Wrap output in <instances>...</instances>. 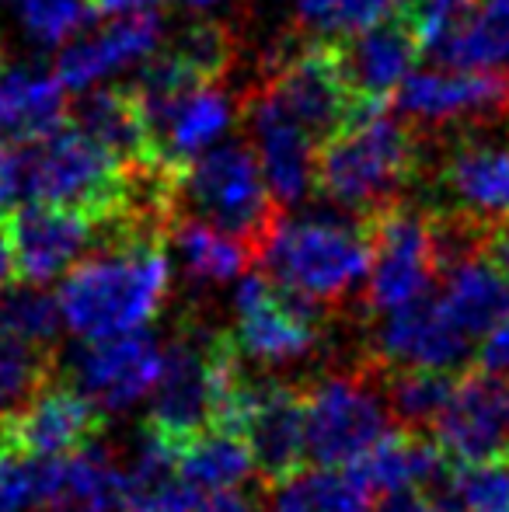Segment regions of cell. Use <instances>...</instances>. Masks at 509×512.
<instances>
[{"label": "cell", "mask_w": 509, "mask_h": 512, "mask_svg": "<svg viewBox=\"0 0 509 512\" xmlns=\"http://www.w3.org/2000/svg\"><path fill=\"white\" fill-rule=\"evenodd\" d=\"M426 136L401 115L370 112L318 147V192L367 220L419 178Z\"/></svg>", "instance_id": "obj_1"}, {"label": "cell", "mask_w": 509, "mask_h": 512, "mask_svg": "<svg viewBox=\"0 0 509 512\" xmlns=\"http://www.w3.org/2000/svg\"><path fill=\"white\" fill-rule=\"evenodd\" d=\"M164 244H116L77 262L60 286L63 321L81 338L140 331L168 300Z\"/></svg>", "instance_id": "obj_2"}, {"label": "cell", "mask_w": 509, "mask_h": 512, "mask_svg": "<svg viewBox=\"0 0 509 512\" xmlns=\"http://www.w3.org/2000/svg\"><path fill=\"white\" fill-rule=\"evenodd\" d=\"M18 196L28 203H49L105 223L119 216L129 189V168L95 143L74 122L32 140H7Z\"/></svg>", "instance_id": "obj_3"}, {"label": "cell", "mask_w": 509, "mask_h": 512, "mask_svg": "<svg viewBox=\"0 0 509 512\" xmlns=\"http://www.w3.org/2000/svg\"><path fill=\"white\" fill-rule=\"evenodd\" d=\"M175 203L178 213L206 220L245 241L255 258H262L265 244L283 223V206L272 199L255 150L241 140L217 143L178 171Z\"/></svg>", "instance_id": "obj_4"}, {"label": "cell", "mask_w": 509, "mask_h": 512, "mask_svg": "<svg viewBox=\"0 0 509 512\" xmlns=\"http://www.w3.org/2000/svg\"><path fill=\"white\" fill-rule=\"evenodd\" d=\"M258 262L279 286L325 310H339L370 276L367 223H339L325 216L283 220Z\"/></svg>", "instance_id": "obj_5"}, {"label": "cell", "mask_w": 509, "mask_h": 512, "mask_svg": "<svg viewBox=\"0 0 509 512\" xmlns=\"http://www.w3.org/2000/svg\"><path fill=\"white\" fill-rule=\"evenodd\" d=\"M307 457L318 467H349L394 429L381 377L363 359L356 370L321 377L304 391Z\"/></svg>", "instance_id": "obj_6"}, {"label": "cell", "mask_w": 509, "mask_h": 512, "mask_svg": "<svg viewBox=\"0 0 509 512\" xmlns=\"http://www.w3.org/2000/svg\"><path fill=\"white\" fill-rule=\"evenodd\" d=\"M262 84L307 129V136L318 147L335 133H342L349 122L384 108L353 95L346 74H342L339 46L332 39H311L307 46L283 53L262 77Z\"/></svg>", "instance_id": "obj_7"}, {"label": "cell", "mask_w": 509, "mask_h": 512, "mask_svg": "<svg viewBox=\"0 0 509 512\" xmlns=\"http://www.w3.org/2000/svg\"><path fill=\"white\" fill-rule=\"evenodd\" d=\"M363 223L370 234V276L363 304L370 314L426 297L433 279L440 276L429 209L398 199V203L370 213Z\"/></svg>", "instance_id": "obj_8"}, {"label": "cell", "mask_w": 509, "mask_h": 512, "mask_svg": "<svg viewBox=\"0 0 509 512\" xmlns=\"http://www.w3.org/2000/svg\"><path fill=\"white\" fill-rule=\"evenodd\" d=\"M321 314L325 307L279 286L272 276H245L234 290L231 342L238 356L258 366L297 363L321 345Z\"/></svg>", "instance_id": "obj_9"}, {"label": "cell", "mask_w": 509, "mask_h": 512, "mask_svg": "<svg viewBox=\"0 0 509 512\" xmlns=\"http://www.w3.org/2000/svg\"><path fill=\"white\" fill-rule=\"evenodd\" d=\"M394 108L422 136H447L457 129L492 126L509 115V74L496 70H412Z\"/></svg>", "instance_id": "obj_10"}, {"label": "cell", "mask_w": 509, "mask_h": 512, "mask_svg": "<svg viewBox=\"0 0 509 512\" xmlns=\"http://www.w3.org/2000/svg\"><path fill=\"white\" fill-rule=\"evenodd\" d=\"M447 140L440 164L433 171V185L440 206L485 230H496L509 220V147L489 126L457 129V133L436 136Z\"/></svg>", "instance_id": "obj_11"}, {"label": "cell", "mask_w": 509, "mask_h": 512, "mask_svg": "<svg viewBox=\"0 0 509 512\" xmlns=\"http://www.w3.org/2000/svg\"><path fill=\"white\" fill-rule=\"evenodd\" d=\"M164 373V349L147 331L84 338L67 359V377L102 411H126L154 394Z\"/></svg>", "instance_id": "obj_12"}, {"label": "cell", "mask_w": 509, "mask_h": 512, "mask_svg": "<svg viewBox=\"0 0 509 512\" xmlns=\"http://www.w3.org/2000/svg\"><path fill=\"white\" fill-rule=\"evenodd\" d=\"M241 119L255 143V157L269 192L283 209L300 206L318 189V143L276 102L265 84L241 98Z\"/></svg>", "instance_id": "obj_13"}, {"label": "cell", "mask_w": 509, "mask_h": 512, "mask_svg": "<svg viewBox=\"0 0 509 512\" xmlns=\"http://www.w3.org/2000/svg\"><path fill=\"white\" fill-rule=\"evenodd\" d=\"M245 436L255 460V474L265 488L293 478L307 457V411L304 391L272 377L248 373Z\"/></svg>", "instance_id": "obj_14"}, {"label": "cell", "mask_w": 509, "mask_h": 512, "mask_svg": "<svg viewBox=\"0 0 509 512\" xmlns=\"http://www.w3.org/2000/svg\"><path fill=\"white\" fill-rule=\"evenodd\" d=\"M475 342L447 317L440 297H419L405 307L384 310L367 345V363L377 366H429L450 370L471 356Z\"/></svg>", "instance_id": "obj_15"}, {"label": "cell", "mask_w": 509, "mask_h": 512, "mask_svg": "<svg viewBox=\"0 0 509 512\" xmlns=\"http://www.w3.org/2000/svg\"><path fill=\"white\" fill-rule=\"evenodd\" d=\"M0 429L14 453L70 457L88 450L91 439L105 429V411L74 384H56L53 377L18 415L0 422Z\"/></svg>", "instance_id": "obj_16"}, {"label": "cell", "mask_w": 509, "mask_h": 512, "mask_svg": "<svg viewBox=\"0 0 509 512\" xmlns=\"http://www.w3.org/2000/svg\"><path fill=\"white\" fill-rule=\"evenodd\" d=\"M436 443L457 464H475L509 450V384L496 373H464L433 425Z\"/></svg>", "instance_id": "obj_17"}, {"label": "cell", "mask_w": 509, "mask_h": 512, "mask_svg": "<svg viewBox=\"0 0 509 512\" xmlns=\"http://www.w3.org/2000/svg\"><path fill=\"white\" fill-rule=\"evenodd\" d=\"M238 108L241 105H234L231 91H224V81H206L168 108L147 115L143 126H147L150 161L168 171L189 168L231 129Z\"/></svg>", "instance_id": "obj_18"}, {"label": "cell", "mask_w": 509, "mask_h": 512, "mask_svg": "<svg viewBox=\"0 0 509 512\" xmlns=\"http://www.w3.org/2000/svg\"><path fill=\"white\" fill-rule=\"evenodd\" d=\"M7 234L18 258V276L25 283L46 286L74 269L91 241H98L95 220L49 203H25L7 220Z\"/></svg>", "instance_id": "obj_19"}, {"label": "cell", "mask_w": 509, "mask_h": 512, "mask_svg": "<svg viewBox=\"0 0 509 512\" xmlns=\"http://www.w3.org/2000/svg\"><path fill=\"white\" fill-rule=\"evenodd\" d=\"M339 46V63L356 98L374 105H387V98L405 84L412 63L422 56V42L408 25L405 11L394 18L370 25L346 39H332Z\"/></svg>", "instance_id": "obj_20"}, {"label": "cell", "mask_w": 509, "mask_h": 512, "mask_svg": "<svg viewBox=\"0 0 509 512\" xmlns=\"http://www.w3.org/2000/svg\"><path fill=\"white\" fill-rule=\"evenodd\" d=\"M161 46V14H126V18H112L95 35H81V39L67 42L56 56V77L67 88L88 91L102 77L116 74L129 63L150 60Z\"/></svg>", "instance_id": "obj_21"}, {"label": "cell", "mask_w": 509, "mask_h": 512, "mask_svg": "<svg viewBox=\"0 0 509 512\" xmlns=\"http://www.w3.org/2000/svg\"><path fill=\"white\" fill-rule=\"evenodd\" d=\"M126 512H196L203 492L182 474V453L143 425L123 467Z\"/></svg>", "instance_id": "obj_22"}, {"label": "cell", "mask_w": 509, "mask_h": 512, "mask_svg": "<svg viewBox=\"0 0 509 512\" xmlns=\"http://www.w3.org/2000/svg\"><path fill=\"white\" fill-rule=\"evenodd\" d=\"M349 474L374 492H401V488H429L450 481L447 471V453L440 450V443L422 439V432L398 429L381 439L377 446H370L356 464H349Z\"/></svg>", "instance_id": "obj_23"}, {"label": "cell", "mask_w": 509, "mask_h": 512, "mask_svg": "<svg viewBox=\"0 0 509 512\" xmlns=\"http://www.w3.org/2000/svg\"><path fill=\"white\" fill-rule=\"evenodd\" d=\"M67 115L81 133H88L95 143H102L126 168L154 164L150 161L147 126H143L140 105H136L129 84L126 88H88L84 95H77L70 102Z\"/></svg>", "instance_id": "obj_24"}, {"label": "cell", "mask_w": 509, "mask_h": 512, "mask_svg": "<svg viewBox=\"0 0 509 512\" xmlns=\"http://www.w3.org/2000/svg\"><path fill=\"white\" fill-rule=\"evenodd\" d=\"M67 84L42 70L7 67L0 74V140H32L67 122Z\"/></svg>", "instance_id": "obj_25"}, {"label": "cell", "mask_w": 509, "mask_h": 512, "mask_svg": "<svg viewBox=\"0 0 509 512\" xmlns=\"http://www.w3.org/2000/svg\"><path fill=\"white\" fill-rule=\"evenodd\" d=\"M440 304L450 321L471 342H478V338H489L509 317V279L496 269V262L475 255L447 272V290L440 293Z\"/></svg>", "instance_id": "obj_26"}, {"label": "cell", "mask_w": 509, "mask_h": 512, "mask_svg": "<svg viewBox=\"0 0 509 512\" xmlns=\"http://www.w3.org/2000/svg\"><path fill=\"white\" fill-rule=\"evenodd\" d=\"M168 241L175 244V255L192 286H227L248 265L258 262L255 251L245 241H238V237L217 230L213 223L196 220V216H185V213H178L171 220Z\"/></svg>", "instance_id": "obj_27"}, {"label": "cell", "mask_w": 509, "mask_h": 512, "mask_svg": "<svg viewBox=\"0 0 509 512\" xmlns=\"http://www.w3.org/2000/svg\"><path fill=\"white\" fill-rule=\"evenodd\" d=\"M42 512H126L123 467L105 450H81L60 460V478Z\"/></svg>", "instance_id": "obj_28"}, {"label": "cell", "mask_w": 509, "mask_h": 512, "mask_svg": "<svg viewBox=\"0 0 509 512\" xmlns=\"http://www.w3.org/2000/svg\"><path fill=\"white\" fill-rule=\"evenodd\" d=\"M381 377V391L398 429H433L443 408L450 405L457 391V377L450 370H429V366H377L370 363Z\"/></svg>", "instance_id": "obj_29"}, {"label": "cell", "mask_w": 509, "mask_h": 512, "mask_svg": "<svg viewBox=\"0 0 509 512\" xmlns=\"http://www.w3.org/2000/svg\"><path fill=\"white\" fill-rule=\"evenodd\" d=\"M269 512H370V492L353 478L332 467L297 471L293 478L265 488Z\"/></svg>", "instance_id": "obj_30"}, {"label": "cell", "mask_w": 509, "mask_h": 512, "mask_svg": "<svg viewBox=\"0 0 509 512\" xmlns=\"http://www.w3.org/2000/svg\"><path fill=\"white\" fill-rule=\"evenodd\" d=\"M436 60L454 70L509 74V0H485L475 18L440 49Z\"/></svg>", "instance_id": "obj_31"}, {"label": "cell", "mask_w": 509, "mask_h": 512, "mask_svg": "<svg viewBox=\"0 0 509 512\" xmlns=\"http://www.w3.org/2000/svg\"><path fill=\"white\" fill-rule=\"evenodd\" d=\"M252 471V450L245 436H234V432L210 429L182 450V474L206 495L234 492Z\"/></svg>", "instance_id": "obj_32"}, {"label": "cell", "mask_w": 509, "mask_h": 512, "mask_svg": "<svg viewBox=\"0 0 509 512\" xmlns=\"http://www.w3.org/2000/svg\"><path fill=\"white\" fill-rule=\"evenodd\" d=\"M53 377H56L53 352L0 331V422L18 415Z\"/></svg>", "instance_id": "obj_33"}, {"label": "cell", "mask_w": 509, "mask_h": 512, "mask_svg": "<svg viewBox=\"0 0 509 512\" xmlns=\"http://www.w3.org/2000/svg\"><path fill=\"white\" fill-rule=\"evenodd\" d=\"M63 307L60 297L46 293L35 283H21L14 290L0 293V331L21 338L28 345L53 352V342L60 338L63 328Z\"/></svg>", "instance_id": "obj_34"}, {"label": "cell", "mask_w": 509, "mask_h": 512, "mask_svg": "<svg viewBox=\"0 0 509 512\" xmlns=\"http://www.w3.org/2000/svg\"><path fill=\"white\" fill-rule=\"evenodd\" d=\"M412 0H300L297 21L314 39H346L401 14Z\"/></svg>", "instance_id": "obj_35"}, {"label": "cell", "mask_w": 509, "mask_h": 512, "mask_svg": "<svg viewBox=\"0 0 509 512\" xmlns=\"http://www.w3.org/2000/svg\"><path fill=\"white\" fill-rule=\"evenodd\" d=\"M60 460L63 457H28L11 450L0 474V512H39L46 506L60 478Z\"/></svg>", "instance_id": "obj_36"}, {"label": "cell", "mask_w": 509, "mask_h": 512, "mask_svg": "<svg viewBox=\"0 0 509 512\" xmlns=\"http://www.w3.org/2000/svg\"><path fill=\"white\" fill-rule=\"evenodd\" d=\"M168 49L206 81H227V70L238 60V35L220 21H196Z\"/></svg>", "instance_id": "obj_37"}, {"label": "cell", "mask_w": 509, "mask_h": 512, "mask_svg": "<svg viewBox=\"0 0 509 512\" xmlns=\"http://www.w3.org/2000/svg\"><path fill=\"white\" fill-rule=\"evenodd\" d=\"M91 18V0H18V21L35 46H67Z\"/></svg>", "instance_id": "obj_38"}, {"label": "cell", "mask_w": 509, "mask_h": 512, "mask_svg": "<svg viewBox=\"0 0 509 512\" xmlns=\"http://www.w3.org/2000/svg\"><path fill=\"white\" fill-rule=\"evenodd\" d=\"M454 492L468 512H509V450L457 467Z\"/></svg>", "instance_id": "obj_39"}, {"label": "cell", "mask_w": 509, "mask_h": 512, "mask_svg": "<svg viewBox=\"0 0 509 512\" xmlns=\"http://www.w3.org/2000/svg\"><path fill=\"white\" fill-rule=\"evenodd\" d=\"M377 512H468V509L457 499L454 481H443V485H429V488L387 492L377 502Z\"/></svg>", "instance_id": "obj_40"}, {"label": "cell", "mask_w": 509, "mask_h": 512, "mask_svg": "<svg viewBox=\"0 0 509 512\" xmlns=\"http://www.w3.org/2000/svg\"><path fill=\"white\" fill-rule=\"evenodd\" d=\"M478 363H482L485 373H496V377H506L509 373V317L485 338L482 359H478Z\"/></svg>", "instance_id": "obj_41"}, {"label": "cell", "mask_w": 509, "mask_h": 512, "mask_svg": "<svg viewBox=\"0 0 509 512\" xmlns=\"http://www.w3.org/2000/svg\"><path fill=\"white\" fill-rule=\"evenodd\" d=\"M196 512H258V506L248 495H241L238 488L234 492H213L206 495L203 502H199Z\"/></svg>", "instance_id": "obj_42"}, {"label": "cell", "mask_w": 509, "mask_h": 512, "mask_svg": "<svg viewBox=\"0 0 509 512\" xmlns=\"http://www.w3.org/2000/svg\"><path fill=\"white\" fill-rule=\"evenodd\" d=\"M95 14L105 18H126V14H150L161 7V0H91Z\"/></svg>", "instance_id": "obj_43"}, {"label": "cell", "mask_w": 509, "mask_h": 512, "mask_svg": "<svg viewBox=\"0 0 509 512\" xmlns=\"http://www.w3.org/2000/svg\"><path fill=\"white\" fill-rule=\"evenodd\" d=\"M14 199H18V182H14L11 154H7V140H0V220L11 213Z\"/></svg>", "instance_id": "obj_44"}, {"label": "cell", "mask_w": 509, "mask_h": 512, "mask_svg": "<svg viewBox=\"0 0 509 512\" xmlns=\"http://www.w3.org/2000/svg\"><path fill=\"white\" fill-rule=\"evenodd\" d=\"M485 251L492 255L496 269L509 279V220H503L496 230H492V234H489V248H485Z\"/></svg>", "instance_id": "obj_45"}, {"label": "cell", "mask_w": 509, "mask_h": 512, "mask_svg": "<svg viewBox=\"0 0 509 512\" xmlns=\"http://www.w3.org/2000/svg\"><path fill=\"white\" fill-rule=\"evenodd\" d=\"M14 276H18V258H14V244L7 227H0V293L11 286Z\"/></svg>", "instance_id": "obj_46"}, {"label": "cell", "mask_w": 509, "mask_h": 512, "mask_svg": "<svg viewBox=\"0 0 509 512\" xmlns=\"http://www.w3.org/2000/svg\"><path fill=\"white\" fill-rule=\"evenodd\" d=\"M175 4H182L185 11H213V7L227 4V0H175Z\"/></svg>", "instance_id": "obj_47"}, {"label": "cell", "mask_w": 509, "mask_h": 512, "mask_svg": "<svg viewBox=\"0 0 509 512\" xmlns=\"http://www.w3.org/2000/svg\"><path fill=\"white\" fill-rule=\"evenodd\" d=\"M7 457H11V446H7V439H4V429H0V474H4V464H7Z\"/></svg>", "instance_id": "obj_48"}, {"label": "cell", "mask_w": 509, "mask_h": 512, "mask_svg": "<svg viewBox=\"0 0 509 512\" xmlns=\"http://www.w3.org/2000/svg\"><path fill=\"white\" fill-rule=\"evenodd\" d=\"M11 67V53H7V42H4V35H0V74Z\"/></svg>", "instance_id": "obj_49"}, {"label": "cell", "mask_w": 509, "mask_h": 512, "mask_svg": "<svg viewBox=\"0 0 509 512\" xmlns=\"http://www.w3.org/2000/svg\"><path fill=\"white\" fill-rule=\"evenodd\" d=\"M506 119H509V115H506Z\"/></svg>", "instance_id": "obj_50"}]
</instances>
